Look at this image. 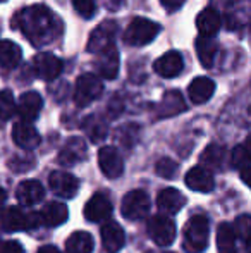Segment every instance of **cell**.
Listing matches in <instances>:
<instances>
[{"label":"cell","mask_w":251,"mask_h":253,"mask_svg":"<svg viewBox=\"0 0 251 253\" xmlns=\"http://www.w3.org/2000/svg\"><path fill=\"white\" fill-rule=\"evenodd\" d=\"M12 26L17 28L35 47L47 45L57 37V21L48 7L31 5L14 14Z\"/></svg>","instance_id":"cell-1"},{"label":"cell","mask_w":251,"mask_h":253,"mask_svg":"<svg viewBox=\"0 0 251 253\" xmlns=\"http://www.w3.org/2000/svg\"><path fill=\"white\" fill-rule=\"evenodd\" d=\"M210 238V222L205 215H193L184 226V250L201 253L207 250Z\"/></svg>","instance_id":"cell-2"},{"label":"cell","mask_w":251,"mask_h":253,"mask_svg":"<svg viewBox=\"0 0 251 253\" xmlns=\"http://www.w3.org/2000/svg\"><path fill=\"white\" fill-rule=\"evenodd\" d=\"M41 220V213L36 212H23L16 207H9L0 213V226L5 233H16V231H33L36 229Z\"/></svg>","instance_id":"cell-3"},{"label":"cell","mask_w":251,"mask_h":253,"mask_svg":"<svg viewBox=\"0 0 251 253\" xmlns=\"http://www.w3.org/2000/svg\"><path fill=\"white\" fill-rule=\"evenodd\" d=\"M158 31H160V24L158 23L144 19V17H136L126 28L124 42L133 45V47H143V45L150 43L151 40L157 38Z\"/></svg>","instance_id":"cell-4"},{"label":"cell","mask_w":251,"mask_h":253,"mask_svg":"<svg viewBox=\"0 0 251 253\" xmlns=\"http://www.w3.org/2000/svg\"><path fill=\"white\" fill-rule=\"evenodd\" d=\"M104 91L100 80L95 74H83L77 78L76 88H74V102L77 107H86L95 102Z\"/></svg>","instance_id":"cell-5"},{"label":"cell","mask_w":251,"mask_h":253,"mask_svg":"<svg viewBox=\"0 0 251 253\" xmlns=\"http://www.w3.org/2000/svg\"><path fill=\"white\" fill-rule=\"evenodd\" d=\"M148 234H150V238L157 245H160V247H169V245L174 243L178 231H176L174 220L164 213V215L151 217L150 222H148Z\"/></svg>","instance_id":"cell-6"},{"label":"cell","mask_w":251,"mask_h":253,"mask_svg":"<svg viewBox=\"0 0 251 253\" xmlns=\"http://www.w3.org/2000/svg\"><path fill=\"white\" fill-rule=\"evenodd\" d=\"M115 33H117V24L114 21H104L98 24L90 35L88 40V52L91 53H100L107 48L114 47Z\"/></svg>","instance_id":"cell-7"},{"label":"cell","mask_w":251,"mask_h":253,"mask_svg":"<svg viewBox=\"0 0 251 253\" xmlns=\"http://www.w3.org/2000/svg\"><path fill=\"white\" fill-rule=\"evenodd\" d=\"M150 197L144 193L143 190H133L124 197L122 200V215L129 220H138V219H143L144 215L148 213L150 210Z\"/></svg>","instance_id":"cell-8"},{"label":"cell","mask_w":251,"mask_h":253,"mask_svg":"<svg viewBox=\"0 0 251 253\" xmlns=\"http://www.w3.org/2000/svg\"><path fill=\"white\" fill-rule=\"evenodd\" d=\"M98 166L102 172L108 179H117L124 172V162H122L121 153L114 147H102L98 152Z\"/></svg>","instance_id":"cell-9"},{"label":"cell","mask_w":251,"mask_h":253,"mask_svg":"<svg viewBox=\"0 0 251 253\" xmlns=\"http://www.w3.org/2000/svg\"><path fill=\"white\" fill-rule=\"evenodd\" d=\"M33 67L38 78H41V80H45V81H54L55 78H59V74L62 73L64 64L57 55L43 52L35 57Z\"/></svg>","instance_id":"cell-10"},{"label":"cell","mask_w":251,"mask_h":253,"mask_svg":"<svg viewBox=\"0 0 251 253\" xmlns=\"http://www.w3.org/2000/svg\"><path fill=\"white\" fill-rule=\"evenodd\" d=\"M84 217L90 222H104L112 215V202L105 193H95L88 200L83 210Z\"/></svg>","instance_id":"cell-11"},{"label":"cell","mask_w":251,"mask_h":253,"mask_svg":"<svg viewBox=\"0 0 251 253\" xmlns=\"http://www.w3.org/2000/svg\"><path fill=\"white\" fill-rule=\"evenodd\" d=\"M48 186L57 197L61 198H72L76 197L77 190H79V181L69 172L64 170H55L48 177Z\"/></svg>","instance_id":"cell-12"},{"label":"cell","mask_w":251,"mask_h":253,"mask_svg":"<svg viewBox=\"0 0 251 253\" xmlns=\"http://www.w3.org/2000/svg\"><path fill=\"white\" fill-rule=\"evenodd\" d=\"M153 69L158 76L171 80V78H176L182 73V69H184V59H182V55L179 52L171 50L164 53L158 60H155Z\"/></svg>","instance_id":"cell-13"},{"label":"cell","mask_w":251,"mask_h":253,"mask_svg":"<svg viewBox=\"0 0 251 253\" xmlns=\"http://www.w3.org/2000/svg\"><path fill=\"white\" fill-rule=\"evenodd\" d=\"M186 186L193 191H200V193H208L214 190L215 179L214 174L210 172V169H207L205 166H198L188 170L186 174Z\"/></svg>","instance_id":"cell-14"},{"label":"cell","mask_w":251,"mask_h":253,"mask_svg":"<svg viewBox=\"0 0 251 253\" xmlns=\"http://www.w3.org/2000/svg\"><path fill=\"white\" fill-rule=\"evenodd\" d=\"M86 153H88V147L86 143H84L83 138H71V140H67V143L64 145V148L59 153V162L62 164V166L69 167V166H76V164H79L81 160L86 159Z\"/></svg>","instance_id":"cell-15"},{"label":"cell","mask_w":251,"mask_h":253,"mask_svg":"<svg viewBox=\"0 0 251 253\" xmlns=\"http://www.w3.org/2000/svg\"><path fill=\"white\" fill-rule=\"evenodd\" d=\"M41 107H43V98L36 91H26L21 95L19 102H17V114L23 121L31 123L38 117Z\"/></svg>","instance_id":"cell-16"},{"label":"cell","mask_w":251,"mask_h":253,"mask_svg":"<svg viewBox=\"0 0 251 253\" xmlns=\"http://www.w3.org/2000/svg\"><path fill=\"white\" fill-rule=\"evenodd\" d=\"M12 140L17 147L24 148V150H33L40 145L41 138L38 134V131L31 126L30 123L23 121V123H17L12 129Z\"/></svg>","instance_id":"cell-17"},{"label":"cell","mask_w":251,"mask_h":253,"mask_svg":"<svg viewBox=\"0 0 251 253\" xmlns=\"http://www.w3.org/2000/svg\"><path fill=\"white\" fill-rule=\"evenodd\" d=\"M102 243L107 253H117L122 250L126 243V236L122 227L117 222H107L102 226Z\"/></svg>","instance_id":"cell-18"},{"label":"cell","mask_w":251,"mask_h":253,"mask_svg":"<svg viewBox=\"0 0 251 253\" xmlns=\"http://www.w3.org/2000/svg\"><path fill=\"white\" fill-rule=\"evenodd\" d=\"M186 198L181 191H178L176 188H165L158 193L157 197V207L162 213L165 215H172V213H178L179 210L184 207Z\"/></svg>","instance_id":"cell-19"},{"label":"cell","mask_w":251,"mask_h":253,"mask_svg":"<svg viewBox=\"0 0 251 253\" xmlns=\"http://www.w3.org/2000/svg\"><path fill=\"white\" fill-rule=\"evenodd\" d=\"M43 197H45V190L40 181H36V179L23 181V183H19V186H17V190H16V198L26 207L41 202Z\"/></svg>","instance_id":"cell-20"},{"label":"cell","mask_w":251,"mask_h":253,"mask_svg":"<svg viewBox=\"0 0 251 253\" xmlns=\"http://www.w3.org/2000/svg\"><path fill=\"white\" fill-rule=\"evenodd\" d=\"M222 26V19H220V14L217 12L215 9L212 7H207L203 9L196 17V28L200 31V35L203 37H212L214 38L215 35L218 33Z\"/></svg>","instance_id":"cell-21"},{"label":"cell","mask_w":251,"mask_h":253,"mask_svg":"<svg viewBox=\"0 0 251 253\" xmlns=\"http://www.w3.org/2000/svg\"><path fill=\"white\" fill-rule=\"evenodd\" d=\"M214 91H215V83L210 78H205V76H200V78H196V80H193L188 88L191 102L196 103V105H201V103L210 100Z\"/></svg>","instance_id":"cell-22"},{"label":"cell","mask_w":251,"mask_h":253,"mask_svg":"<svg viewBox=\"0 0 251 253\" xmlns=\"http://www.w3.org/2000/svg\"><path fill=\"white\" fill-rule=\"evenodd\" d=\"M98 71L105 80H114L119 73V52L115 47H110L107 50L98 53Z\"/></svg>","instance_id":"cell-23"},{"label":"cell","mask_w":251,"mask_h":253,"mask_svg":"<svg viewBox=\"0 0 251 253\" xmlns=\"http://www.w3.org/2000/svg\"><path fill=\"white\" fill-rule=\"evenodd\" d=\"M40 213H41L43 224H47V226H50V227L61 226V224H64L67 220V217H69V210H67V207L61 202L47 203Z\"/></svg>","instance_id":"cell-24"},{"label":"cell","mask_w":251,"mask_h":253,"mask_svg":"<svg viewBox=\"0 0 251 253\" xmlns=\"http://www.w3.org/2000/svg\"><path fill=\"white\" fill-rule=\"evenodd\" d=\"M23 59V52L17 43L12 40H2L0 42V67L3 69H14L19 66Z\"/></svg>","instance_id":"cell-25"},{"label":"cell","mask_w":251,"mask_h":253,"mask_svg":"<svg viewBox=\"0 0 251 253\" xmlns=\"http://www.w3.org/2000/svg\"><path fill=\"white\" fill-rule=\"evenodd\" d=\"M95 248V240L90 233L76 231L66 241L67 253H91Z\"/></svg>","instance_id":"cell-26"},{"label":"cell","mask_w":251,"mask_h":253,"mask_svg":"<svg viewBox=\"0 0 251 253\" xmlns=\"http://www.w3.org/2000/svg\"><path fill=\"white\" fill-rule=\"evenodd\" d=\"M196 53H198V59H200L201 66L210 69L214 66V60H215V55H217V43L214 42L212 37H200L196 38Z\"/></svg>","instance_id":"cell-27"},{"label":"cell","mask_w":251,"mask_h":253,"mask_svg":"<svg viewBox=\"0 0 251 253\" xmlns=\"http://www.w3.org/2000/svg\"><path fill=\"white\" fill-rule=\"evenodd\" d=\"M236 241H238V236H236L234 226L229 222L220 224V226H218V231H217L218 253H238Z\"/></svg>","instance_id":"cell-28"},{"label":"cell","mask_w":251,"mask_h":253,"mask_svg":"<svg viewBox=\"0 0 251 253\" xmlns=\"http://www.w3.org/2000/svg\"><path fill=\"white\" fill-rule=\"evenodd\" d=\"M184 100H182L181 93L178 91H169L164 97V100L158 105V116L160 117H169V116H176L181 110H184Z\"/></svg>","instance_id":"cell-29"},{"label":"cell","mask_w":251,"mask_h":253,"mask_svg":"<svg viewBox=\"0 0 251 253\" xmlns=\"http://www.w3.org/2000/svg\"><path fill=\"white\" fill-rule=\"evenodd\" d=\"M84 131H86L88 138H90L93 143H98V141H104L105 138H107V123H105L104 119H100V117L97 116H91L88 117L86 121H84Z\"/></svg>","instance_id":"cell-30"},{"label":"cell","mask_w":251,"mask_h":253,"mask_svg":"<svg viewBox=\"0 0 251 253\" xmlns=\"http://www.w3.org/2000/svg\"><path fill=\"white\" fill-rule=\"evenodd\" d=\"M224 159H225V150L220 145H210V147L205 148L200 157L201 164L205 167H212V169H220L222 164H224Z\"/></svg>","instance_id":"cell-31"},{"label":"cell","mask_w":251,"mask_h":253,"mask_svg":"<svg viewBox=\"0 0 251 253\" xmlns=\"http://www.w3.org/2000/svg\"><path fill=\"white\" fill-rule=\"evenodd\" d=\"M232 164L239 169L251 166V134L246 138L245 143L236 147V150L232 152Z\"/></svg>","instance_id":"cell-32"},{"label":"cell","mask_w":251,"mask_h":253,"mask_svg":"<svg viewBox=\"0 0 251 253\" xmlns=\"http://www.w3.org/2000/svg\"><path fill=\"white\" fill-rule=\"evenodd\" d=\"M16 112V102L10 90L0 91V121H7Z\"/></svg>","instance_id":"cell-33"},{"label":"cell","mask_w":251,"mask_h":253,"mask_svg":"<svg viewBox=\"0 0 251 253\" xmlns=\"http://www.w3.org/2000/svg\"><path fill=\"white\" fill-rule=\"evenodd\" d=\"M232 226H234L236 236H238L239 240H243L245 243L251 241V215L250 213H243V215H239Z\"/></svg>","instance_id":"cell-34"},{"label":"cell","mask_w":251,"mask_h":253,"mask_svg":"<svg viewBox=\"0 0 251 253\" xmlns=\"http://www.w3.org/2000/svg\"><path fill=\"white\" fill-rule=\"evenodd\" d=\"M178 162L172 159H167V157H164V159H160L157 162V166H155V170H157V174L160 177H164V179H174L176 174H178Z\"/></svg>","instance_id":"cell-35"},{"label":"cell","mask_w":251,"mask_h":253,"mask_svg":"<svg viewBox=\"0 0 251 253\" xmlns=\"http://www.w3.org/2000/svg\"><path fill=\"white\" fill-rule=\"evenodd\" d=\"M138 133H140V129H138L136 124H127V126L119 129V141L124 147L131 148L134 145V141L138 140Z\"/></svg>","instance_id":"cell-36"},{"label":"cell","mask_w":251,"mask_h":253,"mask_svg":"<svg viewBox=\"0 0 251 253\" xmlns=\"http://www.w3.org/2000/svg\"><path fill=\"white\" fill-rule=\"evenodd\" d=\"M72 5H74V9H76V12L79 14V16L86 17V19L93 17L95 10H97L95 0H72Z\"/></svg>","instance_id":"cell-37"},{"label":"cell","mask_w":251,"mask_h":253,"mask_svg":"<svg viewBox=\"0 0 251 253\" xmlns=\"http://www.w3.org/2000/svg\"><path fill=\"white\" fill-rule=\"evenodd\" d=\"M23 247L21 243L14 240H9V241H2L0 243V253H23Z\"/></svg>","instance_id":"cell-38"},{"label":"cell","mask_w":251,"mask_h":253,"mask_svg":"<svg viewBox=\"0 0 251 253\" xmlns=\"http://www.w3.org/2000/svg\"><path fill=\"white\" fill-rule=\"evenodd\" d=\"M184 2H186V0H160L162 7H164V9H167L169 12H174V10L181 9Z\"/></svg>","instance_id":"cell-39"},{"label":"cell","mask_w":251,"mask_h":253,"mask_svg":"<svg viewBox=\"0 0 251 253\" xmlns=\"http://www.w3.org/2000/svg\"><path fill=\"white\" fill-rule=\"evenodd\" d=\"M241 179H243V183L246 184V186L251 190V167H243L241 169Z\"/></svg>","instance_id":"cell-40"},{"label":"cell","mask_w":251,"mask_h":253,"mask_svg":"<svg viewBox=\"0 0 251 253\" xmlns=\"http://www.w3.org/2000/svg\"><path fill=\"white\" fill-rule=\"evenodd\" d=\"M5 200H7V193L0 188V213H2L3 205H5Z\"/></svg>","instance_id":"cell-41"},{"label":"cell","mask_w":251,"mask_h":253,"mask_svg":"<svg viewBox=\"0 0 251 253\" xmlns=\"http://www.w3.org/2000/svg\"><path fill=\"white\" fill-rule=\"evenodd\" d=\"M38 253H61L55 247H43L38 250Z\"/></svg>","instance_id":"cell-42"},{"label":"cell","mask_w":251,"mask_h":253,"mask_svg":"<svg viewBox=\"0 0 251 253\" xmlns=\"http://www.w3.org/2000/svg\"><path fill=\"white\" fill-rule=\"evenodd\" d=\"M248 38H250V45H251V24H250V30H248Z\"/></svg>","instance_id":"cell-43"},{"label":"cell","mask_w":251,"mask_h":253,"mask_svg":"<svg viewBox=\"0 0 251 253\" xmlns=\"http://www.w3.org/2000/svg\"><path fill=\"white\" fill-rule=\"evenodd\" d=\"M165 253H174V252H165Z\"/></svg>","instance_id":"cell-44"},{"label":"cell","mask_w":251,"mask_h":253,"mask_svg":"<svg viewBox=\"0 0 251 253\" xmlns=\"http://www.w3.org/2000/svg\"><path fill=\"white\" fill-rule=\"evenodd\" d=\"M0 2H5V0H0Z\"/></svg>","instance_id":"cell-45"},{"label":"cell","mask_w":251,"mask_h":253,"mask_svg":"<svg viewBox=\"0 0 251 253\" xmlns=\"http://www.w3.org/2000/svg\"><path fill=\"white\" fill-rule=\"evenodd\" d=\"M115 2H119V0H115Z\"/></svg>","instance_id":"cell-46"}]
</instances>
